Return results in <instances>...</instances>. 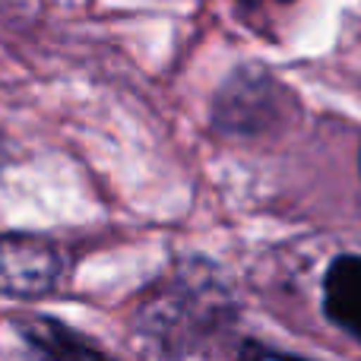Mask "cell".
<instances>
[{
  "mask_svg": "<svg viewBox=\"0 0 361 361\" xmlns=\"http://www.w3.org/2000/svg\"><path fill=\"white\" fill-rule=\"evenodd\" d=\"M67 276V250L48 235L0 231V295L35 301L51 295Z\"/></svg>",
  "mask_w": 361,
  "mask_h": 361,
  "instance_id": "1",
  "label": "cell"
},
{
  "mask_svg": "<svg viewBox=\"0 0 361 361\" xmlns=\"http://www.w3.org/2000/svg\"><path fill=\"white\" fill-rule=\"evenodd\" d=\"M10 326L35 361H111L99 343L48 314H16Z\"/></svg>",
  "mask_w": 361,
  "mask_h": 361,
  "instance_id": "2",
  "label": "cell"
},
{
  "mask_svg": "<svg viewBox=\"0 0 361 361\" xmlns=\"http://www.w3.org/2000/svg\"><path fill=\"white\" fill-rule=\"evenodd\" d=\"M324 314L361 343V254H339L324 276Z\"/></svg>",
  "mask_w": 361,
  "mask_h": 361,
  "instance_id": "3",
  "label": "cell"
},
{
  "mask_svg": "<svg viewBox=\"0 0 361 361\" xmlns=\"http://www.w3.org/2000/svg\"><path fill=\"white\" fill-rule=\"evenodd\" d=\"M238 361H305V358H295V355H286V352H276V349H267L260 343H244L238 349Z\"/></svg>",
  "mask_w": 361,
  "mask_h": 361,
  "instance_id": "4",
  "label": "cell"
},
{
  "mask_svg": "<svg viewBox=\"0 0 361 361\" xmlns=\"http://www.w3.org/2000/svg\"><path fill=\"white\" fill-rule=\"evenodd\" d=\"M358 165H361V159H358Z\"/></svg>",
  "mask_w": 361,
  "mask_h": 361,
  "instance_id": "5",
  "label": "cell"
}]
</instances>
